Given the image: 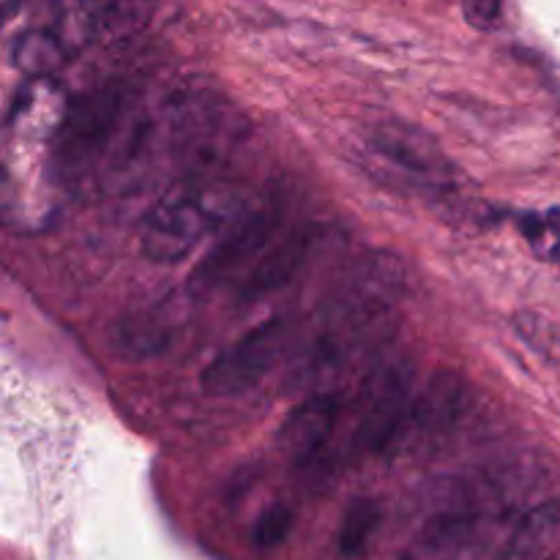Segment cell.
<instances>
[{"mask_svg": "<svg viewBox=\"0 0 560 560\" xmlns=\"http://www.w3.org/2000/svg\"><path fill=\"white\" fill-rule=\"evenodd\" d=\"M476 536V520L463 512H443L427 520L402 560H459Z\"/></svg>", "mask_w": 560, "mask_h": 560, "instance_id": "10", "label": "cell"}, {"mask_svg": "<svg viewBox=\"0 0 560 560\" xmlns=\"http://www.w3.org/2000/svg\"><path fill=\"white\" fill-rule=\"evenodd\" d=\"M501 560H560V503H541L517 523Z\"/></svg>", "mask_w": 560, "mask_h": 560, "instance_id": "11", "label": "cell"}, {"mask_svg": "<svg viewBox=\"0 0 560 560\" xmlns=\"http://www.w3.org/2000/svg\"><path fill=\"white\" fill-rule=\"evenodd\" d=\"M230 211V195L217 186L189 178L164 191L142 219L140 246L148 260L178 262L197 249L202 238Z\"/></svg>", "mask_w": 560, "mask_h": 560, "instance_id": "1", "label": "cell"}, {"mask_svg": "<svg viewBox=\"0 0 560 560\" xmlns=\"http://www.w3.org/2000/svg\"><path fill=\"white\" fill-rule=\"evenodd\" d=\"M126 124L131 107L124 91L102 88L71 104L58 137V170L66 178L82 180L109 156H126Z\"/></svg>", "mask_w": 560, "mask_h": 560, "instance_id": "2", "label": "cell"}, {"mask_svg": "<svg viewBox=\"0 0 560 560\" xmlns=\"http://www.w3.org/2000/svg\"><path fill=\"white\" fill-rule=\"evenodd\" d=\"M468 402V386L454 370H438L424 388L416 394L408 424L419 432H446L463 416Z\"/></svg>", "mask_w": 560, "mask_h": 560, "instance_id": "9", "label": "cell"}, {"mask_svg": "<svg viewBox=\"0 0 560 560\" xmlns=\"http://www.w3.org/2000/svg\"><path fill=\"white\" fill-rule=\"evenodd\" d=\"M377 525H381V509H377V503L355 501L350 506V512L345 514L342 530H339V547H342L345 556H361L370 547Z\"/></svg>", "mask_w": 560, "mask_h": 560, "instance_id": "15", "label": "cell"}, {"mask_svg": "<svg viewBox=\"0 0 560 560\" xmlns=\"http://www.w3.org/2000/svg\"><path fill=\"white\" fill-rule=\"evenodd\" d=\"M277 228L279 213L271 206H262L235 219L224 238L213 246L211 255L197 268L191 284L195 288H217L224 279L241 277V271L246 273L255 266L257 257L277 241V235H273Z\"/></svg>", "mask_w": 560, "mask_h": 560, "instance_id": "6", "label": "cell"}, {"mask_svg": "<svg viewBox=\"0 0 560 560\" xmlns=\"http://www.w3.org/2000/svg\"><path fill=\"white\" fill-rule=\"evenodd\" d=\"M156 0H55V27L74 44L120 42L140 33Z\"/></svg>", "mask_w": 560, "mask_h": 560, "instance_id": "5", "label": "cell"}, {"mask_svg": "<svg viewBox=\"0 0 560 560\" xmlns=\"http://www.w3.org/2000/svg\"><path fill=\"white\" fill-rule=\"evenodd\" d=\"M317 244L315 230H293L284 238L273 241L260 257H257L255 266L244 273V284H241V299L257 301L262 295L273 293L282 284H288L295 273L301 271L306 257L312 255Z\"/></svg>", "mask_w": 560, "mask_h": 560, "instance_id": "8", "label": "cell"}, {"mask_svg": "<svg viewBox=\"0 0 560 560\" xmlns=\"http://www.w3.org/2000/svg\"><path fill=\"white\" fill-rule=\"evenodd\" d=\"M290 323L282 317L260 323L257 328L246 331L244 337L235 339L230 348L213 355L211 364L202 370L200 383L211 397H235L255 386L260 377L277 366L290 345Z\"/></svg>", "mask_w": 560, "mask_h": 560, "instance_id": "4", "label": "cell"}, {"mask_svg": "<svg viewBox=\"0 0 560 560\" xmlns=\"http://www.w3.org/2000/svg\"><path fill=\"white\" fill-rule=\"evenodd\" d=\"M375 151L386 159L388 164H397L405 173L421 175V178H438L443 175L441 153L432 145H421L419 135H408V131L388 129L375 137Z\"/></svg>", "mask_w": 560, "mask_h": 560, "instance_id": "13", "label": "cell"}, {"mask_svg": "<svg viewBox=\"0 0 560 560\" xmlns=\"http://www.w3.org/2000/svg\"><path fill=\"white\" fill-rule=\"evenodd\" d=\"M339 424V402L328 394H315L295 405L279 430V443L290 463L312 465L331 441Z\"/></svg>", "mask_w": 560, "mask_h": 560, "instance_id": "7", "label": "cell"}, {"mask_svg": "<svg viewBox=\"0 0 560 560\" xmlns=\"http://www.w3.org/2000/svg\"><path fill=\"white\" fill-rule=\"evenodd\" d=\"M290 528H293V512L288 506H282V503H273V506H268L260 514L252 539H255V545L260 550H273V547H279L288 539Z\"/></svg>", "mask_w": 560, "mask_h": 560, "instance_id": "17", "label": "cell"}, {"mask_svg": "<svg viewBox=\"0 0 560 560\" xmlns=\"http://www.w3.org/2000/svg\"><path fill=\"white\" fill-rule=\"evenodd\" d=\"M525 244L539 260L560 262V208L550 211H523L514 217Z\"/></svg>", "mask_w": 560, "mask_h": 560, "instance_id": "14", "label": "cell"}, {"mask_svg": "<svg viewBox=\"0 0 560 560\" xmlns=\"http://www.w3.org/2000/svg\"><path fill=\"white\" fill-rule=\"evenodd\" d=\"M118 348L126 350V355H151L167 342V328L159 323L156 315L148 317H131L129 323L120 326Z\"/></svg>", "mask_w": 560, "mask_h": 560, "instance_id": "16", "label": "cell"}, {"mask_svg": "<svg viewBox=\"0 0 560 560\" xmlns=\"http://www.w3.org/2000/svg\"><path fill=\"white\" fill-rule=\"evenodd\" d=\"M71 52V42L58 27H33L22 33L14 44L16 69L31 77H47L66 63Z\"/></svg>", "mask_w": 560, "mask_h": 560, "instance_id": "12", "label": "cell"}, {"mask_svg": "<svg viewBox=\"0 0 560 560\" xmlns=\"http://www.w3.org/2000/svg\"><path fill=\"white\" fill-rule=\"evenodd\" d=\"M416 372L408 359L377 366L355 405L353 443L359 452H383L408 427L416 399Z\"/></svg>", "mask_w": 560, "mask_h": 560, "instance_id": "3", "label": "cell"}, {"mask_svg": "<svg viewBox=\"0 0 560 560\" xmlns=\"http://www.w3.org/2000/svg\"><path fill=\"white\" fill-rule=\"evenodd\" d=\"M463 11L476 31H492L501 25L503 0H463Z\"/></svg>", "mask_w": 560, "mask_h": 560, "instance_id": "18", "label": "cell"}]
</instances>
